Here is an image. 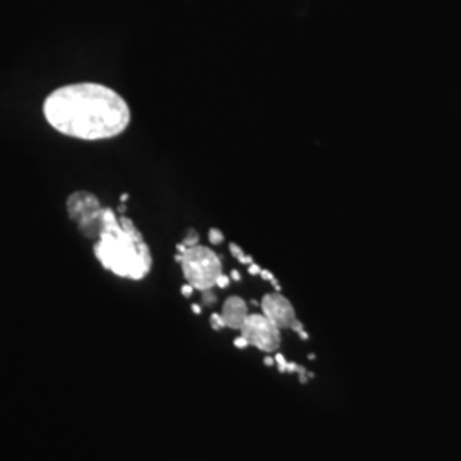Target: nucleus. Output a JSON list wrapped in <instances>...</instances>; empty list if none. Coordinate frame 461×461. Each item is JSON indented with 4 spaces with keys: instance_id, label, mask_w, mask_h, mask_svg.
<instances>
[{
    "instance_id": "obj_1",
    "label": "nucleus",
    "mask_w": 461,
    "mask_h": 461,
    "mask_svg": "<svg viewBox=\"0 0 461 461\" xmlns=\"http://www.w3.org/2000/svg\"><path fill=\"white\" fill-rule=\"evenodd\" d=\"M50 127L81 140H106L125 132L131 108L115 89L96 83H77L55 89L43 103Z\"/></svg>"
},
{
    "instance_id": "obj_2",
    "label": "nucleus",
    "mask_w": 461,
    "mask_h": 461,
    "mask_svg": "<svg viewBox=\"0 0 461 461\" xmlns=\"http://www.w3.org/2000/svg\"><path fill=\"white\" fill-rule=\"evenodd\" d=\"M95 255L99 264L122 279L142 280L152 268V255L142 232L132 219L104 211Z\"/></svg>"
},
{
    "instance_id": "obj_3",
    "label": "nucleus",
    "mask_w": 461,
    "mask_h": 461,
    "mask_svg": "<svg viewBox=\"0 0 461 461\" xmlns=\"http://www.w3.org/2000/svg\"><path fill=\"white\" fill-rule=\"evenodd\" d=\"M176 260L182 264L183 276L186 284L200 293L214 289L217 280L222 276V264L217 253L207 247L186 248L176 255Z\"/></svg>"
},
{
    "instance_id": "obj_4",
    "label": "nucleus",
    "mask_w": 461,
    "mask_h": 461,
    "mask_svg": "<svg viewBox=\"0 0 461 461\" xmlns=\"http://www.w3.org/2000/svg\"><path fill=\"white\" fill-rule=\"evenodd\" d=\"M67 214L76 222L77 230L89 240H98L104 221V207L98 197L89 192H74L66 202Z\"/></svg>"
},
{
    "instance_id": "obj_5",
    "label": "nucleus",
    "mask_w": 461,
    "mask_h": 461,
    "mask_svg": "<svg viewBox=\"0 0 461 461\" xmlns=\"http://www.w3.org/2000/svg\"><path fill=\"white\" fill-rule=\"evenodd\" d=\"M240 331L241 337L247 340L248 346L255 347L267 354L277 352L282 344L279 327H276L264 313L249 314Z\"/></svg>"
},
{
    "instance_id": "obj_6",
    "label": "nucleus",
    "mask_w": 461,
    "mask_h": 461,
    "mask_svg": "<svg viewBox=\"0 0 461 461\" xmlns=\"http://www.w3.org/2000/svg\"><path fill=\"white\" fill-rule=\"evenodd\" d=\"M262 313L280 330H293L306 337L301 321L297 320L296 310L291 304L287 297L282 296L280 293L267 294L262 299Z\"/></svg>"
},
{
    "instance_id": "obj_7",
    "label": "nucleus",
    "mask_w": 461,
    "mask_h": 461,
    "mask_svg": "<svg viewBox=\"0 0 461 461\" xmlns=\"http://www.w3.org/2000/svg\"><path fill=\"white\" fill-rule=\"evenodd\" d=\"M221 316L224 320L226 329H243V325H245V321H247V318L249 316L247 303L241 297L230 296V299H226Z\"/></svg>"
},
{
    "instance_id": "obj_8",
    "label": "nucleus",
    "mask_w": 461,
    "mask_h": 461,
    "mask_svg": "<svg viewBox=\"0 0 461 461\" xmlns=\"http://www.w3.org/2000/svg\"><path fill=\"white\" fill-rule=\"evenodd\" d=\"M230 253H232V257L238 260V262H241V264L251 265L253 264V260H251V257H248L247 253L241 249V248L238 247V245H234V243H230Z\"/></svg>"
},
{
    "instance_id": "obj_9",
    "label": "nucleus",
    "mask_w": 461,
    "mask_h": 461,
    "mask_svg": "<svg viewBox=\"0 0 461 461\" xmlns=\"http://www.w3.org/2000/svg\"><path fill=\"white\" fill-rule=\"evenodd\" d=\"M198 240L200 238H198L197 230H190L186 232V236L183 238L182 245L186 248L197 247Z\"/></svg>"
},
{
    "instance_id": "obj_10",
    "label": "nucleus",
    "mask_w": 461,
    "mask_h": 461,
    "mask_svg": "<svg viewBox=\"0 0 461 461\" xmlns=\"http://www.w3.org/2000/svg\"><path fill=\"white\" fill-rule=\"evenodd\" d=\"M209 241L212 245H221L224 241V234L217 230V228H212V230H209Z\"/></svg>"
},
{
    "instance_id": "obj_11",
    "label": "nucleus",
    "mask_w": 461,
    "mask_h": 461,
    "mask_svg": "<svg viewBox=\"0 0 461 461\" xmlns=\"http://www.w3.org/2000/svg\"><path fill=\"white\" fill-rule=\"evenodd\" d=\"M211 323H212V329L214 330L226 329V325H224V320H222V316H221V314H212V318H211Z\"/></svg>"
},
{
    "instance_id": "obj_12",
    "label": "nucleus",
    "mask_w": 461,
    "mask_h": 461,
    "mask_svg": "<svg viewBox=\"0 0 461 461\" xmlns=\"http://www.w3.org/2000/svg\"><path fill=\"white\" fill-rule=\"evenodd\" d=\"M202 301H203V304H207V306L214 304L215 296L214 293H212V289H209V291H203V293H202Z\"/></svg>"
},
{
    "instance_id": "obj_13",
    "label": "nucleus",
    "mask_w": 461,
    "mask_h": 461,
    "mask_svg": "<svg viewBox=\"0 0 461 461\" xmlns=\"http://www.w3.org/2000/svg\"><path fill=\"white\" fill-rule=\"evenodd\" d=\"M230 277H226L224 274L219 277V280H217V287H221V289H226L228 285H230Z\"/></svg>"
},
{
    "instance_id": "obj_14",
    "label": "nucleus",
    "mask_w": 461,
    "mask_h": 461,
    "mask_svg": "<svg viewBox=\"0 0 461 461\" xmlns=\"http://www.w3.org/2000/svg\"><path fill=\"white\" fill-rule=\"evenodd\" d=\"M182 293L183 296H192V293H194V287H192L190 284H186V285H183Z\"/></svg>"
},
{
    "instance_id": "obj_15",
    "label": "nucleus",
    "mask_w": 461,
    "mask_h": 461,
    "mask_svg": "<svg viewBox=\"0 0 461 461\" xmlns=\"http://www.w3.org/2000/svg\"><path fill=\"white\" fill-rule=\"evenodd\" d=\"M234 344H236L238 347H248V342L245 340V339H243V337H240V339H238Z\"/></svg>"
},
{
    "instance_id": "obj_16",
    "label": "nucleus",
    "mask_w": 461,
    "mask_h": 461,
    "mask_svg": "<svg viewBox=\"0 0 461 461\" xmlns=\"http://www.w3.org/2000/svg\"><path fill=\"white\" fill-rule=\"evenodd\" d=\"M232 279L240 280V274H238V272H232Z\"/></svg>"
},
{
    "instance_id": "obj_17",
    "label": "nucleus",
    "mask_w": 461,
    "mask_h": 461,
    "mask_svg": "<svg viewBox=\"0 0 461 461\" xmlns=\"http://www.w3.org/2000/svg\"><path fill=\"white\" fill-rule=\"evenodd\" d=\"M127 198H129V195L125 194V195H122V202H127Z\"/></svg>"
}]
</instances>
